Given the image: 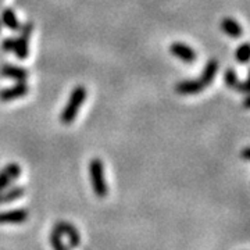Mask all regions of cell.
Wrapping results in <instances>:
<instances>
[{
  "mask_svg": "<svg viewBox=\"0 0 250 250\" xmlns=\"http://www.w3.org/2000/svg\"><path fill=\"white\" fill-rule=\"evenodd\" d=\"M243 104H245V108H249V96H246V98H245Z\"/></svg>",
  "mask_w": 250,
  "mask_h": 250,
  "instance_id": "20",
  "label": "cell"
},
{
  "mask_svg": "<svg viewBox=\"0 0 250 250\" xmlns=\"http://www.w3.org/2000/svg\"><path fill=\"white\" fill-rule=\"evenodd\" d=\"M1 22L9 28L10 31H14V32L20 31V28H21V24L18 21L17 14L11 9L3 10V13H1Z\"/></svg>",
  "mask_w": 250,
  "mask_h": 250,
  "instance_id": "15",
  "label": "cell"
},
{
  "mask_svg": "<svg viewBox=\"0 0 250 250\" xmlns=\"http://www.w3.org/2000/svg\"><path fill=\"white\" fill-rule=\"evenodd\" d=\"M53 229L59 231L62 235H65L68 238V245L71 246L72 249L78 248L81 245L80 232L77 231V228L72 224L67 223V221H59V223L54 225Z\"/></svg>",
  "mask_w": 250,
  "mask_h": 250,
  "instance_id": "7",
  "label": "cell"
},
{
  "mask_svg": "<svg viewBox=\"0 0 250 250\" xmlns=\"http://www.w3.org/2000/svg\"><path fill=\"white\" fill-rule=\"evenodd\" d=\"M28 92H29V86L25 82H17L13 86L0 90V102H11L16 99L24 98L27 96Z\"/></svg>",
  "mask_w": 250,
  "mask_h": 250,
  "instance_id": "6",
  "label": "cell"
},
{
  "mask_svg": "<svg viewBox=\"0 0 250 250\" xmlns=\"http://www.w3.org/2000/svg\"><path fill=\"white\" fill-rule=\"evenodd\" d=\"M86 100V88L82 86V85H78L75 86L74 89L71 90L70 93V99L65 104V107L62 111L60 114V121L62 124L68 125L72 124L75 121V118L78 116V111H80L82 103Z\"/></svg>",
  "mask_w": 250,
  "mask_h": 250,
  "instance_id": "1",
  "label": "cell"
},
{
  "mask_svg": "<svg viewBox=\"0 0 250 250\" xmlns=\"http://www.w3.org/2000/svg\"><path fill=\"white\" fill-rule=\"evenodd\" d=\"M0 31H1V22H0Z\"/></svg>",
  "mask_w": 250,
  "mask_h": 250,
  "instance_id": "21",
  "label": "cell"
},
{
  "mask_svg": "<svg viewBox=\"0 0 250 250\" xmlns=\"http://www.w3.org/2000/svg\"><path fill=\"white\" fill-rule=\"evenodd\" d=\"M62 233L59 232V231H56V229H53V232L50 233L49 241H50V245H52L53 250H70L68 249V246L62 242Z\"/></svg>",
  "mask_w": 250,
  "mask_h": 250,
  "instance_id": "16",
  "label": "cell"
},
{
  "mask_svg": "<svg viewBox=\"0 0 250 250\" xmlns=\"http://www.w3.org/2000/svg\"><path fill=\"white\" fill-rule=\"evenodd\" d=\"M235 57H236V62H241V64H246L249 60V45L248 43H243L241 45L236 52H235Z\"/></svg>",
  "mask_w": 250,
  "mask_h": 250,
  "instance_id": "17",
  "label": "cell"
},
{
  "mask_svg": "<svg viewBox=\"0 0 250 250\" xmlns=\"http://www.w3.org/2000/svg\"><path fill=\"white\" fill-rule=\"evenodd\" d=\"M21 177V167L17 163H9L0 171V193L11 185L13 181H17Z\"/></svg>",
  "mask_w": 250,
  "mask_h": 250,
  "instance_id": "4",
  "label": "cell"
},
{
  "mask_svg": "<svg viewBox=\"0 0 250 250\" xmlns=\"http://www.w3.org/2000/svg\"><path fill=\"white\" fill-rule=\"evenodd\" d=\"M205 89V85L200 80H187L179 81L175 85V92L179 95H197Z\"/></svg>",
  "mask_w": 250,
  "mask_h": 250,
  "instance_id": "10",
  "label": "cell"
},
{
  "mask_svg": "<svg viewBox=\"0 0 250 250\" xmlns=\"http://www.w3.org/2000/svg\"><path fill=\"white\" fill-rule=\"evenodd\" d=\"M28 211L25 208H16L0 213V224H21L27 221Z\"/></svg>",
  "mask_w": 250,
  "mask_h": 250,
  "instance_id": "11",
  "label": "cell"
},
{
  "mask_svg": "<svg viewBox=\"0 0 250 250\" xmlns=\"http://www.w3.org/2000/svg\"><path fill=\"white\" fill-rule=\"evenodd\" d=\"M0 75L4 78H10V80L17 81V82H25L29 77V72L18 65H11V64H6L0 68Z\"/></svg>",
  "mask_w": 250,
  "mask_h": 250,
  "instance_id": "8",
  "label": "cell"
},
{
  "mask_svg": "<svg viewBox=\"0 0 250 250\" xmlns=\"http://www.w3.org/2000/svg\"><path fill=\"white\" fill-rule=\"evenodd\" d=\"M242 157H243V160L249 161V159H250V149H249V147H245V149H243Z\"/></svg>",
  "mask_w": 250,
  "mask_h": 250,
  "instance_id": "19",
  "label": "cell"
},
{
  "mask_svg": "<svg viewBox=\"0 0 250 250\" xmlns=\"http://www.w3.org/2000/svg\"><path fill=\"white\" fill-rule=\"evenodd\" d=\"M89 178L92 189L98 197H106L108 193L107 184L104 179V168L100 159L95 157L89 163Z\"/></svg>",
  "mask_w": 250,
  "mask_h": 250,
  "instance_id": "2",
  "label": "cell"
},
{
  "mask_svg": "<svg viewBox=\"0 0 250 250\" xmlns=\"http://www.w3.org/2000/svg\"><path fill=\"white\" fill-rule=\"evenodd\" d=\"M224 82H225V85L228 88H232V89L238 90L241 93L248 95V92H249L248 81L241 82V81L238 80V75H236V72H235L233 68H227L225 70V72H224Z\"/></svg>",
  "mask_w": 250,
  "mask_h": 250,
  "instance_id": "9",
  "label": "cell"
},
{
  "mask_svg": "<svg viewBox=\"0 0 250 250\" xmlns=\"http://www.w3.org/2000/svg\"><path fill=\"white\" fill-rule=\"evenodd\" d=\"M171 54H174L175 57H178L179 60H182L187 64H192L197 60L196 52L190 47V46L185 45L182 42H174L170 45Z\"/></svg>",
  "mask_w": 250,
  "mask_h": 250,
  "instance_id": "5",
  "label": "cell"
},
{
  "mask_svg": "<svg viewBox=\"0 0 250 250\" xmlns=\"http://www.w3.org/2000/svg\"><path fill=\"white\" fill-rule=\"evenodd\" d=\"M32 29H34V24L31 21L25 22L20 28V36L16 38L14 49H13V53L16 54L20 60H25L29 56V38L32 34Z\"/></svg>",
  "mask_w": 250,
  "mask_h": 250,
  "instance_id": "3",
  "label": "cell"
},
{
  "mask_svg": "<svg viewBox=\"0 0 250 250\" xmlns=\"http://www.w3.org/2000/svg\"><path fill=\"white\" fill-rule=\"evenodd\" d=\"M221 29L224 34H227L231 38H241L243 35V29H242L241 24L231 17H225L221 21Z\"/></svg>",
  "mask_w": 250,
  "mask_h": 250,
  "instance_id": "13",
  "label": "cell"
},
{
  "mask_svg": "<svg viewBox=\"0 0 250 250\" xmlns=\"http://www.w3.org/2000/svg\"><path fill=\"white\" fill-rule=\"evenodd\" d=\"M218 68H220V64L218 62L215 60V59H210L207 64L205 65V68H203V71H202V75H200V82L205 85V88L207 86H210L211 83H213V81L215 78V74L218 71Z\"/></svg>",
  "mask_w": 250,
  "mask_h": 250,
  "instance_id": "12",
  "label": "cell"
},
{
  "mask_svg": "<svg viewBox=\"0 0 250 250\" xmlns=\"http://www.w3.org/2000/svg\"><path fill=\"white\" fill-rule=\"evenodd\" d=\"M14 42H16V38H6L3 42H1V47L4 52H13L14 49Z\"/></svg>",
  "mask_w": 250,
  "mask_h": 250,
  "instance_id": "18",
  "label": "cell"
},
{
  "mask_svg": "<svg viewBox=\"0 0 250 250\" xmlns=\"http://www.w3.org/2000/svg\"><path fill=\"white\" fill-rule=\"evenodd\" d=\"M25 193V189L22 187H13L7 188L6 190H3L0 193V205L1 203H11L17 199H21Z\"/></svg>",
  "mask_w": 250,
  "mask_h": 250,
  "instance_id": "14",
  "label": "cell"
}]
</instances>
